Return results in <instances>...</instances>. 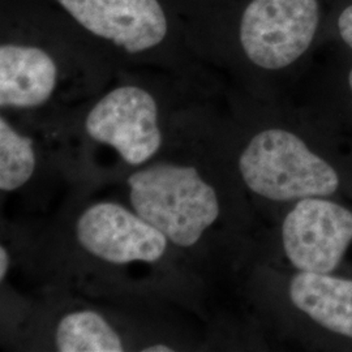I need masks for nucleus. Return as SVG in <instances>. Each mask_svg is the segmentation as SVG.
<instances>
[{
	"mask_svg": "<svg viewBox=\"0 0 352 352\" xmlns=\"http://www.w3.org/2000/svg\"><path fill=\"white\" fill-rule=\"evenodd\" d=\"M118 65L43 0H0V109L49 116L96 97Z\"/></svg>",
	"mask_w": 352,
	"mask_h": 352,
	"instance_id": "nucleus-1",
	"label": "nucleus"
},
{
	"mask_svg": "<svg viewBox=\"0 0 352 352\" xmlns=\"http://www.w3.org/2000/svg\"><path fill=\"white\" fill-rule=\"evenodd\" d=\"M189 41L205 62L235 60L260 72L289 69L311 50L321 0H184Z\"/></svg>",
	"mask_w": 352,
	"mask_h": 352,
	"instance_id": "nucleus-2",
	"label": "nucleus"
},
{
	"mask_svg": "<svg viewBox=\"0 0 352 352\" xmlns=\"http://www.w3.org/2000/svg\"><path fill=\"white\" fill-rule=\"evenodd\" d=\"M118 67L197 74L184 0H43Z\"/></svg>",
	"mask_w": 352,
	"mask_h": 352,
	"instance_id": "nucleus-3",
	"label": "nucleus"
},
{
	"mask_svg": "<svg viewBox=\"0 0 352 352\" xmlns=\"http://www.w3.org/2000/svg\"><path fill=\"white\" fill-rule=\"evenodd\" d=\"M153 67H118L96 97L58 113L80 120L89 140L109 146L139 167L161 151L168 122L177 115L179 94L197 74Z\"/></svg>",
	"mask_w": 352,
	"mask_h": 352,
	"instance_id": "nucleus-4",
	"label": "nucleus"
},
{
	"mask_svg": "<svg viewBox=\"0 0 352 352\" xmlns=\"http://www.w3.org/2000/svg\"><path fill=\"white\" fill-rule=\"evenodd\" d=\"M126 186L132 209L177 248L195 247L221 214L217 189L190 164H151Z\"/></svg>",
	"mask_w": 352,
	"mask_h": 352,
	"instance_id": "nucleus-5",
	"label": "nucleus"
},
{
	"mask_svg": "<svg viewBox=\"0 0 352 352\" xmlns=\"http://www.w3.org/2000/svg\"><path fill=\"white\" fill-rule=\"evenodd\" d=\"M238 166L245 186L272 201L327 197L340 187L337 171L285 128L256 133L241 151Z\"/></svg>",
	"mask_w": 352,
	"mask_h": 352,
	"instance_id": "nucleus-6",
	"label": "nucleus"
},
{
	"mask_svg": "<svg viewBox=\"0 0 352 352\" xmlns=\"http://www.w3.org/2000/svg\"><path fill=\"white\" fill-rule=\"evenodd\" d=\"M78 245L111 265L160 263L170 241L133 209L113 201L91 204L76 221Z\"/></svg>",
	"mask_w": 352,
	"mask_h": 352,
	"instance_id": "nucleus-7",
	"label": "nucleus"
},
{
	"mask_svg": "<svg viewBox=\"0 0 352 352\" xmlns=\"http://www.w3.org/2000/svg\"><path fill=\"white\" fill-rule=\"evenodd\" d=\"M351 240V210L321 197L299 200L282 226L283 250L299 272L331 273Z\"/></svg>",
	"mask_w": 352,
	"mask_h": 352,
	"instance_id": "nucleus-8",
	"label": "nucleus"
},
{
	"mask_svg": "<svg viewBox=\"0 0 352 352\" xmlns=\"http://www.w3.org/2000/svg\"><path fill=\"white\" fill-rule=\"evenodd\" d=\"M292 304L318 325L352 338V280L299 272L289 286Z\"/></svg>",
	"mask_w": 352,
	"mask_h": 352,
	"instance_id": "nucleus-9",
	"label": "nucleus"
},
{
	"mask_svg": "<svg viewBox=\"0 0 352 352\" xmlns=\"http://www.w3.org/2000/svg\"><path fill=\"white\" fill-rule=\"evenodd\" d=\"M59 352H122L124 342L113 325L91 309L74 311L60 318L55 330Z\"/></svg>",
	"mask_w": 352,
	"mask_h": 352,
	"instance_id": "nucleus-10",
	"label": "nucleus"
},
{
	"mask_svg": "<svg viewBox=\"0 0 352 352\" xmlns=\"http://www.w3.org/2000/svg\"><path fill=\"white\" fill-rule=\"evenodd\" d=\"M37 151L34 140L11 119L0 116V189L14 192L30 182L37 170Z\"/></svg>",
	"mask_w": 352,
	"mask_h": 352,
	"instance_id": "nucleus-11",
	"label": "nucleus"
},
{
	"mask_svg": "<svg viewBox=\"0 0 352 352\" xmlns=\"http://www.w3.org/2000/svg\"><path fill=\"white\" fill-rule=\"evenodd\" d=\"M337 32L340 39L352 50V1L344 6L338 14Z\"/></svg>",
	"mask_w": 352,
	"mask_h": 352,
	"instance_id": "nucleus-12",
	"label": "nucleus"
},
{
	"mask_svg": "<svg viewBox=\"0 0 352 352\" xmlns=\"http://www.w3.org/2000/svg\"><path fill=\"white\" fill-rule=\"evenodd\" d=\"M10 264H11V258H10V252L7 250V247L4 244L0 245V280L4 282V279L8 274L10 270Z\"/></svg>",
	"mask_w": 352,
	"mask_h": 352,
	"instance_id": "nucleus-13",
	"label": "nucleus"
},
{
	"mask_svg": "<svg viewBox=\"0 0 352 352\" xmlns=\"http://www.w3.org/2000/svg\"><path fill=\"white\" fill-rule=\"evenodd\" d=\"M174 351V349L168 344L164 343H154V344H149L145 349H142V352H171Z\"/></svg>",
	"mask_w": 352,
	"mask_h": 352,
	"instance_id": "nucleus-14",
	"label": "nucleus"
},
{
	"mask_svg": "<svg viewBox=\"0 0 352 352\" xmlns=\"http://www.w3.org/2000/svg\"><path fill=\"white\" fill-rule=\"evenodd\" d=\"M349 85H350V90L352 93V68L350 69V74H349Z\"/></svg>",
	"mask_w": 352,
	"mask_h": 352,
	"instance_id": "nucleus-15",
	"label": "nucleus"
}]
</instances>
